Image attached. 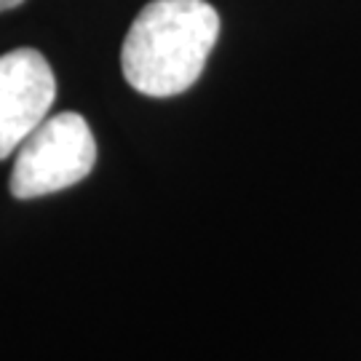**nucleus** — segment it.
Returning a JSON list of instances; mask_svg holds the SVG:
<instances>
[{
  "label": "nucleus",
  "mask_w": 361,
  "mask_h": 361,
  "mask_svg": "<svg viewBox=\"0 0 361 361\" xmlns=\"http://www.w3.org/2000/svg\"><path fill=\"white\" fill-rule=\"evenodd\" d=\"M219 35V16L207 0H153L131 22L121 67L145 97H174L204 73Z\"/></svg>",
  "instance_id": "f257e3e1"
},
{
  "label": "nucleus",
  "mask_w": 361,
  "mask_h": 361,
  "mask_svg": "<svg viewBox=\"0 0 361 361\" xmlns=\"http://www.w3.org/2000/svg\"><path fill=\"white\" fill-rule=\"evenodd\" d=\"M94 164L97 140L86 118L78 113H59L46 118L16 147L8 188L19 201L59 193L89 177Z\"/></svg>",
  "instance_id": "f03ea898"
},
{
  "label": "nucleus",
  "mask_w": 361,
  "mask_h": 361,
  "mask_svg": "<svg viewBox=\"0 0 361 361\" xmlns=\"http://www.w3.org/2000/svg\"><path fill=\"white\" fill-rule=\"evenodd\" d=\"M54 99L56 78L43 54L13 49L0 56V161L49 118Z\"/></svg>",
  "instance_id": "7ed1b4c3"
},
{
  "label": "nucleus",
  "mask_w": 361,
  "mask_h": 361,
  "mask_svg": "<svg viewBox=\"0 0 361 361\" xmlns=\"http://www.w3.org/2000/svg\"><path fill=\"white\" fill-rule=\"evenodd\" d=\"M25 0H0V11H11L16 6H22Z\"/></svg>",
  "instance_id": "20e7f679"
}]
</instances>
